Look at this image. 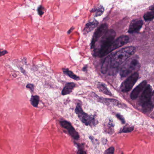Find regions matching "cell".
<instances>
[{
	"label": "cell",
	"mask_w": 154,
	"mask_h": 154,
	"mask_svg": "<svg viewBox=\"0 0 154 154\" xmlns=\"http://www.w3.org/2000/svg\"><path fill=\"white\" fill-rule=\"evenodd\" d=\"M78 154H86V152L85 150L84 149L83 146L81 145V146H79V149H78V152H77Z\"/></svg>",
	"instance_id": "23"
},
{
	"label": "cell",
	"mask_w": 154,
	"mask_h": 154,
	"mask_svg": "<svg viewBox=\"0 0 154 154\" xmlns=\"http://www.w3.org/2000/svg\"><path fill=\"white\" fill-rule=\"evenodd\" d=\"M153 95L152 88L149 85H148L140 97L138 102L144 113H149L153 110L154 108V104L152 101Z\"/></svg>",
	"instance_id": "3"
},
{
	"label": "cell",
	"mask_w": 154,
	"mask_h": 154,
	"mask_svg": "<svg viewBox=\"0 0 154 154\" xmlns=\"http://www.w3.org/2000/svg\"><path fill=\"white\" fill-rule=\"evenodd\" d=\"M99 23L97 20H94L93 21L88 22L86 25L83 30L84 34H88L89 32L91 31L93 29H94L98 26Z\"/></svg>",
	"instance_id": "12"
},
{
	"label": "cell",
	"mask_w": 154,
	"mask_h": 154,
	"mask_svg": "<svg viewBox=\"0 0 154 154\" xmlns=\"http://www.w3.org/2000/svg\"><path fill=\"white\" fill-rule=\"evenodd\" d=\"M91 12L95 13V17H98L101 16L104 12V8L102 6H100L98 8L93 9Z\"/></svg>",
	"instance_id": "18"
},
{
	"label": "cell",
	"mask_w": 154,
	"mask_h": 154,
	"mask_svg": "<svg viewBox=\"0 0 154 154\" xmlns=\"http://www.w3.org/2000/svg\"><path fill=\"white\" fill-rule=\"evenodd\" d=\"M116 35V33L113 29L107 30L100 40L99 47L96 52V56L102 57L108 54V50L114 41Z\"/></svg>",
	"instance_id": "2"
},
{
	"label": "cell",
	"mask_w": 154,
	"mask_h": 154,
	"mask_svg": "<svg viewBox=\"0 0 154 154\" xmlns=\"http://www.w3.org/2000/svg\"><path fill=\"white\" fill-rule=\"evenodd\" d=\"M8 52H7L6 50H4V51H0V57L6 54H8Z\"/></svg>",
	"instance_id": "27"
},
{
	"label": "cell",
	"mask_w": 154,
	"mask_h": 154,
	"mask_svg": "<svg viewBox=\"0 0 154 154\" xmlns=\"http://www.w3.org/2000/svg\"><path fill=\"white\" fill-rule=\"evenodd\" d=\"M134 130V127H124L120 131L119 133H128Z\"/></svg>",
	"instance_id": "21"
},
{
	"label": "cell",
	"mask_w": 154,
	"mask_h": 154,
	"mask_svg": "<svg viewBox=\"0 0 154 154\" xmlns=\"http://www.w3.org/2000/svg\"><path fill=\"white\" fill-rule=\"evenodd\" d=\"M147 85V82L146 81H144L141 82L139 85H138L131 94V99L132 100L137 99L139 96L140 93L143 91V89L146 87Z\"/></svg>",
	"instance_id": "11"
},
{
	"label": "cell",
	"mask_w": 154,
	"mask_h": 154,
	"mask_svg": "<svg viewBox=\"0 0 154 154\" xmlns=\"http://www.w3.org/2000/svg\"><path fill=\"white\" fill-rule=\"evenodd\" d=\"M75 112L81 121L86 126L94 127L97 124L96 120L93 116H90L84 112L81 103H77Z\"/></svg>",
	"instance_id": "5"
},
{
	"label": "cell",
	"mask_w": 154,
	"mask_h": 154,
	"mask_svg": "<svg viewBox=\"0 0 154 154\" xmlns=\"http://www.w3.org/2000/svg\"><path fill=\"white\" fill-rule=\"evenodd\" d=\"M116 116H117V118L121 121V122L122 124H124V123H125V120L123 116H122V115H120V114H117V115H116Z\"/></svg>",
	"instance_id": "25"
},
{
	"label": "cell",
	"mask_w": 154,
	"mask_h": 154,
	"mask_svg": "<svg viewBox=\"0 0 154 154\" xmlns=\"http://www.w3.org/2000/svg\"><path fill=\"white\" fill-rule=\"evenodd\" d=\"M139 78V74L135 72L128 77L122 84L120 86V90L123 93H127L130 91L132 89Z\"/></svg>",
	"instance_id": "6"
},
{
	"label": "cell",
	"mask_w": 154,
	"mask_h": 154,
	"mask_svg": "<svg viewBox=\"0 0 154 154\" xmlns=\"http://www.w3.org/2000/svg\"><path fill=\"white\" fill-rule=\"evenodd\" d=\"M111 56V55H110L107 57L103 61V63L101 67V72L103 74H105L107 72L109 69V66H110V62Z\"/></svg>",
	"instance_id": "14"
},
{
	"label": "cell",
	"mask_w": 154,
	"mask_h": 154,
	"mask_svg": "<svg viewBox=\"0 0 154 154\" xmlns=\"http://www.w3.org/2000/svg\"><path fill=\"white\" fill-rule=\"evenodd\" d=\"M143 25V22L141 20L135 19L132 20L130 24L128 32L130 34L139 32Z\"/></svg>",
	"instance_id": "10"
},
{
	"label": "cell",
	"mask_w": 154,
	"mask_h": 154,
	"mask_svg": "<svg viewBox=\"0 0 154 154\" xmlns=\"http://www.w3.org/2000/svg\"><path fill=\"white\" fill-rule=\"evenodd\" d=\"M75 86V84L74 83L71 82L66 84L62 91V94L65 95L71 93Z\"/></svg>",
	"instance_id": "13"
},
{
	"label": "cell",
	"mask_w": 154,
	"mask_h": 154,
	"mask_svg": "<svg viewBox=\"0 0 154 154\" xmlns=\"http://www.w3.org/2000/svg\"><path fill=\"white\" fill-rule=\"evenodd\" d=\"M98 88L99 90H100V91L101 92L105 94L109 95V96H112V95L111 93L107 89V87H106V86H105L104 84L101 83H99L98 85Z\"/></svg>",
	"instance_id": "15"
},
{
	"label": "cell",
	"mask_w": 154,
	"mask_h": 154,
	"mask_svg": "<svg viewBox=\"0 0 154 154\" xmlns=\"http://www.w3.org/2000/svg\"><path fill=\"white\" fill-rule=\"evenodd\" d=\"M135 47H127L121 49L111 56L110 66L113 68H117L123 63L129 57L136 52Z\"/></svg>",
	"instance_id": "1"
},
{
	"label": "cell",
	"mask_w": 154,
	"mask_h": 154,
	"mask_svg": "<svg viewBox=\"0 0 154 154\" xmlns=\"http://www.w3.org/2000/svg\"><path fill=\"white\" fill-rule=\"evenodd\" d=\"M39 96H38V95H35V96H32L31 99V104L34 107H37L38 103H39Z\"/></svg>",
	"instance_id": "20"
},
{
	"label": "cell",
	"mask_w": 154,
	"mask_h": 154,
	"mask_svg": "<svg viewBox=\"0 0 154 154\" xmlns=\"http://www.w3.org/2000/svg\"><path fill=\"white\" fill-rule=\"evenodd\" d=\"M114 152V148L113 147H111L105 150L104 154H113Z\"/></svg>",
	"instance_id": "22"
},
{
	"label": "cell",
	"mask_w": 154,
	"mask_h": 154,
	"mask_svg": "<svg viewBox=\"0 0 154 154\" xmlns=\"http://www.w3.org/2000/svg\"><path fill=\"white\" fill-rule=\"evenodd\" d=\"M140 67L138 59L136 57L130 58L122 66L120 72L122 78L126 77L134 71L138 70Z\"/></svg>",
	"instance_id": "4"
},
{
	"label": "cell",
	"mask_w": 154,
	"mask_h": 154,
	"mask_svg": "<svg viewBox=\"0 0 154 154\" xmlns=\"http://www.w3.org/2000/svg\"><path fill=\"white\" fill-rule=\"evenodd\" d=\"M129 38L128 36L123 35L120 36L113 41L108 51V54L113 50L125 45L128 42Z\"/></svg>",
	"instance_id": "8"
},
{
	"label": "cell",
	"mask_w": 154,
	"mask_h": 154,
	"mask_svg": "<svg viewBox=\"0 0 154 154\" xmlns=\"http://www.w3.org/2000/svg\"><path fill=\"white\" fill-rule=\"evenodd\" d=\"M154 17V11L146 12L144 15V19L146 21H150V20H153Z\"/></svg>",
	"instance_id": "19"
},
{
	"label": "cell",
	"mask_w": 154,
	"mask_h": 154,
	"mask_svg": "<svg viewBox=\"0 0 154 154\" xmlns=\"http://www.w3.org/2000/svg\"><path fill=\"white\" fill-rule=\"evenodd\" d=\"M44 11H45V8L42 6H39V8L38 9V11L39 16H42L44 14V12H45Z\"/></svg>",
	"instance_id": "24"
},
{
	"label": "cell",
	"mask_w": 154,
	"mask_h": 154,
	"mask_svg": "<svg viewBox=\"0 0 154 154\" xmlns=\"http://www.w3.org/2000/svg\"><path fill=\"white\" fill-rule=\"evenodd\" d=\"M60 124L62 127L68 131V133L75 140H78L80 138L79 133L75 129L71 123L66 121H62L60 122Z\"/></svg>",
	"instance_id": "9"
},
{
	"label": "cell",
	"mask_w": 154,
	"mask_h": 154,
	"mask_svg": "<svg viewBox=\"0 0 154 154\" xmlns=\"http://www.w3.org/2000/svg\"><path fill=\"white\" fill-rule=\"evenodd\" d=\"M74 29V27H72V28L70 29V30H69V31L67 32V33H68V34H70V33H71V32L72 31V30H73V29Z\"/></svg>",
	"instance_id": "28"
},
{
	"label": "cell",
	"mask_w": 154,
	"mask_h": 154,
	"mask_svg": "<svg viewBox=\"0 0 154 154\" xmlns=\"http://www.w3.org/2000/svg\"><path fill=\"white\" fill-rule=\"evenodd\" d=\"M63 72L66 75L74 80H76V81L80 80V78L78 76L73 73L72 71L68 70V69H63Z\"/></svg>",
	"instance_id": "17"
},
{
	"label": "cell",
	"mask_w": 154,
	"mask_h": 154,
	"mask_svg": "<svg viewBox=\"0 0 154 154\" xmlns=\"http://www.w3.org/2000/svg\"><path fill=\"white\" fill-rule=\"evenodd\" d=\"M26 87L29 89H30L31 91H34V85L32 84H28L27 85Z\"/></svg>",
	"instance_id": "26"
},
{
	"label": "cell",
	"mask_w": 154,
	"mask_h": 154,
	"mask_svg": "<svg viewBox=\"0 0 154 154\" xmlns=\"http://www.w3.org/2000/svg\"><path fill=\"white\" fill-rule=\"evenodd\" d=\"M100 102L105 103L107 105L109 104H112V105H116L118 104V100H113V99H103V98H100Z\"/></svg>",
	"instance_id": "16"
},
{
	"label": "cell",
	"mask_w": 154,
	"mask_h": 154,
	"mask_svg": "<svg viewBox=\"0 0 154 154\" xmlns=\"http://www.w3.org/2000/svg\"><path fill=\"white\" fill-rule=\"evenodd\" d=\"M108 30V26L106 24H102L97 28L94 34L91 43V48H94L95 46L96 42L101 38Z\"/></svg>",
	"instance_id": "7"
}]
</instances>
